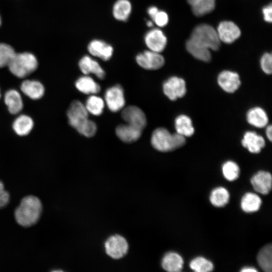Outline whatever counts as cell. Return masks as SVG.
<instances>
[{
  "label": "cell",
  "instance_id": "29",
  "mask_svg": "<svg viewBox=\"0 0 272 272\" xmlns=\"http://www.w3.org/2000/svg\"><path fill=\"white\" fill-rule=\"evenodd\" d=\"M272 247L267 244L262 247L259 251L257 259L259 265L266 272H271L272 269Z\"/></svg>",
  "mask_w": 272,
  "mask_h": 272
},
{
  "label": "cell",
  "instance_id": "10",
  "mask_svg": "<svg viewBox=\"0 0 272 272\" xmlns=\"http://www.w3.org/2000/svg\"><path fill=\"white\" fill-rule=\"evenodd\" d=\"M163 91L171 100H175L185 95L186 91L185 82L181 78L171 77L164 82Z\"/></svg>",
  "mask_w": 272,
  "mask_h": 272
},
{
  "label": "cell",
  "instance_id": "28",
  "mask_svg": "<svg viewBox=\"0 0 272 272\" xmlns=\"http://www.w3.org/2000/svg\"><path fill=\"white\" fill-rule=\"evenodd\" d=\"M175 125L177 133L184 137H191L194 133L191 120L185 115L178 116L175 119Z\"/></svg>",
  "mask_w": 272,
  "mask_h": 272
},
{
  "label": "cell",
  "instance_id": "15",
  "mask_svg": "<svg viewBox=\"0 0 272 272\" xmlns=\"http://www.w3.org/2000/svg\"><path fill=\"white\" fill-rule=\"evenodd\" d=\"M218 83L223 90L228 93L234 92L240 85L239 75L229 71H224L219 75Z\"/></svg>",
  "mask_w": 272,
  "mask_h": 272
},
{
  "label": "cell",
  "instance_id": "1",
  "mask_svg": "<svg viewBox=\"0 0 272 272\" xmlns=\"http://www.w3.org/2000/svg\"><path fill=\"white\" fill-rule=\"evenodd\" d=\"M220 43L216 30L209 25L202 24L193 30L186 47L195 58L209 62L211 59L210 49L218 50Z\"/></svg>",
  "mask_w": 272,
  "mask_h": 272
},
{
  "label": "cell",
  "instance_id": "11",
  "mask_svg": "<svg viewBox=\"0 0 272 272\" xmlns=\"http://www.w3.org/2000/svg\"><path fill=\"white\" fill-rule=\"evenodd\" d=\"M216 31L220 41L227 44L233 43L241 35L240 29L237 25L229 21L221 22Z\"/></svg>",
  "mask_w": 272,
  "mask_h": 272
},
{
  "label": "cell",
  "instance_id": "17",
  "mask_svg": "<svg viewBox=\"0 0 272 272\" xmlns=\"http://www.w3.org/2000/svg\"><path fill=\"white\" fill-rule=\"evenodd\" d=\"M242 146L252 153H258L265 146V141L262 137L255 132L247 131L241 142Z\"/></svg>",
  "mask_w": 272,
  "mask_h": 272
},
{
  "label": "cell",
  "instance_id": "21",
  "mask_svg": "<svg viewBox=\"0 0 272 272\" xmlns=\"http://www.w3.org/2000/svg\"><path fill=\"white\" fill-rule=\"evenodd\" d=\"M161 265L162 268L167 271H180L183 268V260L177 253L169 252L163 257Z\"/></svg>",
  "mask_w": 272,
  "mask_h": 272
},
{
  "label": "cell",
  "instance_id": "45",
  "mask_svg": "<svg viewBox=\"0 0 272 272\" xmlns=\"http://www.w3.org/2000/svg\"><path fill=\"white\" fill-rule=\"evenodd\" d=\"M1 90H0V98H1Z\"/></svg>",
  "mask_w": 272,
  "mask_h": 272
},
{
  "label": "cell",
  "instance_id": "24",
  "mask_svg": "<svg viewBox=\"0 0 272 272\" xmlns=\"http://www.w3.org/2000/svg\"><path fill=\"white\" fill-rule=\"evenodd\" d=\"M193 13L200 17L211 12L215 7V0H187Z\"/></svg>",
  "mask_w": 272,
  "mask_h": 272
},
{
  "label": "cell",
  "instance_id": "25",
  "mask_svg": "<svg viewBox=\"0 0 272 272\" xmlns=\"http://www.w3.org/2000/svg\"><path fill=\"white\" fill-rule=\"evenodd\" d=\"M261 205L260 197L252 192L244 194L241 200V208L246 213H252L257 211Z\"/></svg>",
  "mask_w": 272,
  "mask_h": 272
},
{
  "label": "cell",
  "instance_id": "39",
  "mask_svg": "<svg viewBox=\"0 0 272 272\" xmlns=\"http://www.w3.org/2000/svg\"><path fill=\"white\" fill-rule=\"evenodd\" d=\"M262 13L264 20L267 22L271 23L272 21V6L271 4L262 9Z\"/></svg>",
  "mask_w": 272,
  "mask_h": 272
},
{
  "label": "cell",
  "instance_id": "26",
  "mask_svg": "<svg viewBox=\"0 0 272 272\" xmlns=\"http://www.w3.org/2000/svg\"><path fill=\"white\" fill-rule=\"evenodd\" d=\"M247 121L257 127H263L267 124L268 119L265 112L260 107L250 109L247 113Z\"/></svg>",
  "mask_w": 272,
  "mask_h": 272
},
{
  "label": "cell",
  "instance_id": "42",
  "mask_svg": "<svg viewBox=\"0 0 272 272\" xmlns=\"http://www.w3.org/2000/svg\"><path fill=\"white\" fill-rule=\"evenodd\" d=\"M266 134L268 139L271 141L272 139V127L271 125H269L267 127L266 129Z\"/></svg>",
  "mask_w": 272,
  "mask_h": 272
},
{
  "label": "cell",
  "instance_id": "3",
  "mask_svg": "<svg viewBox=\"0 0 272 272\" xmlns=\"http://www.w3.org/2000/svg\"><path fill=\"white\" fill-rule=\"evenodd\" d=\"M185 143V139L178 133L171 134L164 128L155 129L152 135L151 144L157 150L169 152L176 150Z\"/></svg>",
  "mask_w": 272,
  "mask_h": 272
},
{
  "label": "cell",
  "instance_id": "8",
  "mask_svg": "<svg viewBox=\"0 0 272 272\" xmlns=\"http://www.w3.org/2000/svg\"><path fill=\"white\" fill-rule=\"evenodd\" d=\"M144 40L149 50L158 53L164 50L167 42L166 36L159 28H153L148 31Z\"/></svg>",
  "mask_w": 272,
  "mask_h": 272
},
{
  "label": "cell",
  "instance_id": "23",
  "mask_svg": "<svg viewBox=\"0 0 272 272\" xmlns=\"http://www.w3.org/2000/svg\"><path fill=\"white\" fill-rule=\"evenodd\" d=\"M131 4L128 0H117L113 6V16L118 21H126L131 14Z\"/></svg>",
  "mask_w": 272,
  "mask_h": 272
},
{
  "label": "cell",
  "instance_id": "6",
  "mask_svg": "<svg viewBox=\"0 0 272 272\" xmlns=\"http://www.w3.org/2000/svg\"><path fill=\"white\" fill-rule=\"evenodd\" d=\"M69 122L78 131L88 120V113L85 106L79 101H73L67 112Z\"/></svg>",
  "mask_w": 272,
  "mask_h": 272
},
{
  "label": "cell",
  "instance_id": "35",
  "mask_svg": "<svg viewBox=\"0 0 272 272\" xmlns=\"http://www.w3.org/2000/svg\"><path fill=\"white\" fill-rule=\"evenodd\" d=\"M96 130L95 123L88 119L78 132L87 137H91L95 134Z\"/></svg>",
  "mask_w": 272,
  "mask_h": 272
},
{
  "label": "cell",
  "instance_id": "34",
  "mask_svg": "<svg viewBox=\"0 0 272 272\" xmlns=\"http://www.w3.org/2000/svg\"><path fill=\"white\" fill-rule=\"evenodd\" d=\"M15 53L11 46L6 43H0V68L8 66Z\"/></svg>",
  "mask_w": 272,
  "mask_h": 272
},
{
  "label": "cell",
  "instance_id": "22",
  "mask_svg": "<svg viewBox=\"0 0 272 272\" xmlns=\"http://www.w3.org/2000/svg\"><path fill=\"white\" fill-rule=\"evenodd\" d=\"M33 126L34 122L32 119L29 116L25 114L18 116L13 123L14 131L20 136L29 134Z\"/></svg>",
  "mask_w": 272,
  "mask_h": 272
},
{
  "label": "cell",
  "instance_id": "2",
  "mask_svg": "<svg viewBox=\"0 0 272 272\" xmlns=\"http://www.w3.org/2000/svg\"><path fill=\"white\" fill-rule=\"evenodd\" d=\"M42 212L40 200L34 195L25 196L14 212L17 223L21 226L29 227L35 224L39 220Z\"/></svg>",
  "mask_w": 272,
  "mask_h": 272
},
{
  "label": "cell",
  "instance_id": "40",
  "mask_svg": "<svg viewBox=\"0 0 272 272\" xmlns=\"http://www.w3.org/2000/svg\"><path fill=\"white\" fill-rule=\"evenodd\" d=\"M158 11L159 10L156 7L151 6L148 8V13L150 17L152 19Z\"/></svg>",
  "mask_w": 272,
  "mask_h": 272
},
{
  "label": "cell",
  "instance_id": "36",
  "mask_svg": "<svg viewBox=\"0 0 272 272\" xmlns=\"http://www.w3.org/2000/svg\"><path fill=\"white\" fill-rule=\"evenodd\" d=\"M260 65L262 71L267 74L272 72V56L270 53H265L261 58Z\"/></svg>",
  "mask_w": 272,
  "mask_h": 272
},
{
  "label": "cell",
  "instance_id": "32",
  "mask_svg": "<svg viewBox=\"0 0 272 272\" xmlns=\"http://www.w3.org/2000/svg\"><path fill=\"white\" fill-rule=\"evenodd\" d=\"M104 107L103 100L100 97L92 95L86 101L85 107L88 111L94 115L102 114Z\"/></svg>",
  "mask_w": 272,
  "mask_h": 272
},
{
  "label": "cell",
  "instance_id": "44",
  "mask_svg": "<svg viewBox=\"0 0 272 272\" xmlns=\"http://www.w3.org/2000/svg\"><path fill=\"white\" fill-rule=\"evenodd\" d=\"M1 25V17H0V26Z\"/></svg>",
  "mask_w": 272,
  "mask_h": 272
},
{
  "label": "cell",
  "instance_id": "37",
  "mask_svg": "<svg viewBox=\"0 0 272 272\" xmlns=\"http://www.w3.org/2000/svg\"><path fill=\"white\" fill-rule=\"evenodd\" d=\"M152 19L158 26L163 27L168 24L169 18L165 12L159 10Z\"/></svg>",
  "mask_w": 272,
  "mask_h": 272
},
{
  "label": "cell",
  "instance_id": "16",
  "mask_svg": "<svg viewBox=\"0 0 272 272\" xmlns=\"http://www.w3.org/2000/svg\"><path fill=\"white\" fill-rule=\"evenodd\" d=\"M79 67L85 75L92 73L100 79H103L105 73L99 63L90 56L85 55L79 61Z\"/></svg>",
  "mask_w": 272,
  "mask_h": 272
},
{
  "label": "cell",
  "instance_id": "5",
  "mask_svg": "<svg viewBox=\"0 0 272 272\" xmlns=\"http://www.w3.org/2000/svg\"><path fill=\"white\" fill-rule=\"evenodd\" d=\"M104 246L107 254L115 259L123 257L128 249L126 240L123 236L117 234L110 236L106 240Z\"/></svg>",
  "mask_w": 272,
  "mask_h": 272
},
{
  "label": "cell",
  "instance_id": "4",
  "mask_svg": "<svg viewBox=\"0 0 272 272\" xmlns=\"http://www.w3.org/2000/svg\"><path fill=\"white\" fill-rule=\"evenodd\" d=\"M8 66L14 76L19 78H23L36 70L38 61L35 55L31 53H16Z\"/></svg>",
  "mask_w": 272,
  "mask_h": 272
},
{
  "label": "cell",
  "instance_id": "33",
  "mask_svg": "<svg viewBox=\"0 0 272 272\" xmlns=\"http://www.w3.org/2000/svg\"><path fill=\"white\" fill-rule=\"evenodd\" d=\"M222 173L224 177L228 181H232L238 178L240 173L238 165L234 162L228 161L222 166Z\"/></svg>",
  "mask_w": 272,
  "mask_h": 272
},
{
  "label": "cell",
  "instance_id": "20",
  "mask_svg": "<svg viewBox=\"0 0 272 272\" xmlns=\"http://www.w3.org/2000/svg\"><path fill=\"white\" fill-rule=\"evenodd\" d=\"M142 130L130 124H120L116 128L117 137L126 143H132L141 137Z\"/></svg>",
  "mask_w": 272,
  "mask_h": 272
},
{
  "label": "cell",
  "instance_id": "41",
  "mask_svg": "<svg viewBox=\"0 0 272 272\" xmlns=\"http://www.w3.org/2000/svg\"><path fill=\"white\" fill-rule=\"evenodd\" d=\"M240 271L241 272H257V270L253 267L246 266L243 267Z\"/></svg>",
  "mask_w": 272,
  "mask_h": 272
},
{
  "label": "cell",
  "instance_id": "38",
  "mask_svg": "<svg viewBox=\"0 0 272 272\" xmlns=\"http://www.w3.org/2000/svg\"><path fill=\"white\" fill-rule=\"evenodd\" d=\"M10 200V194L5 189L3 183L0 181V209L6 206Z\"/></svg>",
  "mask_w": 272,
  "mask_h": 272
},
{
  "label": "cell",
  "instance_id": "30",
  "mask_svg": "<svg viewBox=\"0 0 272 272\" xmlns=\"http://www.w3.org/2000/svg\"><path fill=\"white\" fill-rule=\"evenodd\" d=\"M229 197V193L226 188L218 187L211 192L210 200L215 207H222L228 202Z\"/></svg>",
  "mask_w": 272,
  "mask_h": 272
},
{
  "label": "cell",
  "instance_id": "14",
  "mask_svg": "<svg viewBox=\"0 0 272 272\" xmlns=\"http://www.w3.org/2000/svg\"><path fill=\"white\" fill-rule=\"evenodd\" d=\"M250 182L254 189L262 194H267L271 190L272 178L268 172L258 171L252 177Z\"/></svg>",
  "mask_w": 272,
  "mask_h": 272
},
{
  "label": "cell",
  "instance_id": "27",
  "mask_svg": "<svg viewBox=\"0 0 272 272\" xmlns=\"http://www.w3.org/2000/svg\"><path fill=\"white\" fill-rule=\"evenodd\" d=\"M76 87L80 92L87 94H96L100 92V86L89 76H83L76 82Z\"/></svg>",
  "mask_w": 272,
  "mask_h": 272
},
{
  "label": "cell",
  "instance_id": "18",
  "mask_svg": "<svg viewBox=\"0 0 272 272\" xmlns=\"http://www.w3.org/2000/svg\"><path fill=\"white\" fill-rule=\"evenodd\" d=\"M20 88L25 95L33 100L40 99L45 91L43 85L35 80H25L22 83Z\"/></svg>",
  "mask_w": 272,
  "mask_h": 272
},
{
  "label": "cell",
  "instance_id": "9",
  "mask_svg": "<svg viewBox=\"0 0 272 272\" xmlns=\"http://www.w3.org/2000/svg\"><path fill=\"white\" fill-rule=\"evenodd\" d=\"M121 117L127 124L141 130L147 124L144 112L137 106H128L124 108L121 112Z\"/></svg>",
  "mask_w": 272,
  "mask_h": 272
},
{
  "label": "cell",
  "instance_id": "13",
  "mask_svg": "<svg viewBox=\"0 0 272 272\" xmlns=\"http://www.w3.org/2000/svg\"><path fill=\"white\" fill-rule=\"evenodd\" d=\"M88 50L92 55L104 61L110 59L113 52V48L111 45L98 39H94L89 43Z\"/></svg>",
  "mask_w": 272,
  "mask_h": 272
},
{
  "label": "cell",
  "instance_id": "43",
  "mask_svg": "<svg viewBox=\"0 0 272 272\" xmlns=\"http://www.w3.org/2000/svg\"><path fill=\"white\" fill-rule=\"evenodd\" d=\"M147 25L149 27H152L153 26V25H154L153 21H151V20H149V21H147Z\"/></svg>",
  "mask_w": 272,
  "mask_h": 272
},
{
  "label": "cell",
  "instance_id": "7",
  "mask_svg": "<svg viewBox=\"0 0 272 272\" xmlns=\"http://www.w3.org/2000/svg\"><path fill=\"white\" fill-rule=\"evenodd\" d=\"M135 59L140 66L149 70H158L163 66L165 62L164 57L160 53L150 50L140 53Z\"/></svg>",
  "mask_w": 272,
  "mask_h": 272
},
{
  "label": "cell",
  "instance_id": "12",
  "mask_svg": "<svg viewBox=\"0 0 272 272\" xmlns=\"http://www.w3.org/2000/svg\"><path fill=\"white\" fill-rule=\"evenodd\" d=\"M105 99L108 108L113 112L120 110L125 104L123 91L119 85L107 89L105 92Z\"/></svg>",
  "mask_w": 272,
  "mask_h": 272
},
{
  "label": "cell",
  "instance_id": "31",
  "mask_svg": "<svg viewBox=\"0 0 272 272\" xmlns=\"http://www.w3.org/2000/svg\"><path fill=\"white\" fill-rule=\"evenodd\" d=\"M190 268L196 272H208L214 269L213 263L202 256H197L191 260Z\"/></svg>",
  "mask_w": 272,
  "mask_h": 272
},
{
  "label": "cell",
  "instance_id": "19",
  "mask_svg": "<svg viewBox=\"0 0 272 272\" xmlns=\"http://www.w3.org/2000/svg\"><path fill=\"white\" fill-rule=\"evenodd\" d=\"M4 101L10 113L16 114L23 109V103L20 93L15 89L8 90L5 94Z\"/></svg>",
  "mask_w": 272,
  "mask_h": 272
}]
</instances>
